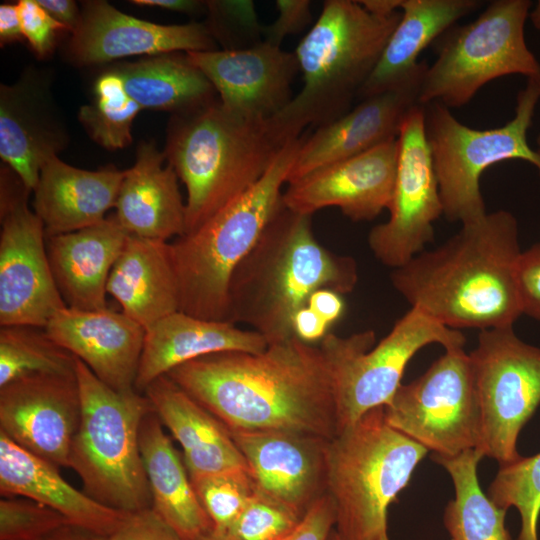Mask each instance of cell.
Instances as JSON below:
<instances>
[{
    "label": "cell",
    "instance_id": "obj_36",
    "mask_svg": "<svg viewBox=\"0 0 540 540\" xmlns=\"http://www.w3.org/2000/svg\"><path fill=\"white\" fill-rule=\"evenodd\" d=\"M140 110L121 77L110 68L96 80L94 99L80 108L79 120L94 141L116 150L132 142V124Z\"/></svg>",
    "mask_w": 540,
    "mask_h": 540
},
{
    "label": "cell",
    "instance_id": "obj_3",
    "mask_svg": "<svg viewBox=\"0 0 540 540\" xmlns=\"http://www.w3.org/2000/svg\"><path fill=\"white\" fill-rule=\"evenodd\" d=\"M311 216L282 204L232 275L227 322L253 327L268 345L294 337L292 317L312 293L330 289L345 295L357 285L356 261L324 247Z\"/></svg>",
    "mask_w": 540,
    "mask_h": 540
},
{
    "label": "cell",
    "instance_id": "obj_48",
    "mask_svg": "<svg viewBox=\"0 0 540 540\" xmlns=\"http://www.w3.org/2000/svg\"><path fill=\"white\" fill-rule=\"evenodd\" d=\"M342 296L330 289H319L311 294L307 306L332 326L344 314L345 303Z\"/></svg>",
    "mask_w": 540,
    "mask_h": 540
},
{
    "label": "cell",
    "instance_id": "obj_42",
    "mask_svg": "<svg viewBox=\"0 0 540 540\" xmlns=\"http://www.w3.org/2000/svg\"><path fill=\"white\" fill-rule=\"evenodd\" d=\"M23 38L35 54L44 58L54 49L58 33L67 29L52 18L36 0L17 2Z\"/></svg>",
    "mask_w": 540,
    "mask_h": 540
},
{
    "label": "cell",
    "instance_id": "obj_34",
    "mask_svg": "<svg viewBox=\"0 0 540 540\" xmlns=\"http://www.w3.org/2000/svg\"><path fill=\"white\" fill-rule=\"evenodd\" d=\"M483 456L471 449L454 457L432 454L434 462L451 476L455 497L444 512L451 540H511L505 526L506 510L496 506L483 492L477 467Z\"/></svg>",
    "mask_w": 540,
    "mask_h": 540
},
{
    "label": "cell",
    "instance_id": "obj_13",
    "mask_svg": "<svg viewBox=\"0 0 540 540\" xmlns=\"http://www.w3.org/2000/svg\"><path fill=\"white\" fill-rule=\"evenodd\" d=\"M383 408L388 425L433 455L454 457L478 447L480 409L464 347L445 350Z\"/></svg>",
    "mask_w": 540,
    "mask_h": 540
},
{
    "label": "cell",
    "instance_id": "obj_58",
    "mask_svg": "<svg viewBox=\"0 0 540 540\" xmlns=\"http://www.w3.org/2000/svg\"><path fill=\"white\" fill-rule=\"evenodd\" d=\"M382 540H389V537H385V538H384V539H382Z\"/></svg>",
    "mask_w": 540,
    "mask_h": 540
},
{
    "label": "cell",
    "instance_id": "obj_18",
    "mask_svg": "<svg viewBox=\"0 0 540 540\" xmlns=\"http://www.w3.org/2000/svg\"><path fill=\"white\" fill-rule=\"evenodd\" d=\"M213 85L221 106L244 117L270 120L292 100L299 72L294 52L265 41L240 50L187 52Z\"/></svg>",
    "mask_w": 540,
    "mask_h": 540
},
{
    "label": "cell",
    "instance_id": "obj_14",
    "mask_svg": "<svg viewBox=\"0 0 540 540\" xmlns=\"http://www.w3.org/2000/svg\"><path fill=\"white\" fill-rule=\"evenodd\" d=\"M30 190L6 165L0 193V325L45 328L66 304L51 271L42 221Z\"/></svg>",
    "mask_w": 540,
    "mask_h": 540
},
{
    "label": "cell",
    "instance_id": "obj_46",
    "mask_svg": "<svg viewBox=\"0 0 540 540\" xmlns=\"http://www.w3.org/2000/svg\"><path fill=\"white\" fill-rule=\"evenodd\" d=\"M335 524V503L326 492L311 505L287 540H328Z\"/></svg>",
    "mask_w": 540,
    "mask_h": 540
},
{
    "label": "cell",
    "instance_id": "obj_20",
    "mask_svg": "<svg viewBox=\"0 0 540 540\" xmlns=\"http://www.w3.org/2000/svg\"><path fill=\"white\" fill-rule=\"evenodd\" d=\"M230 432L258 492L302 517L326 493L330 439L283 430Z\"/></svg>",
    "mask_w": 540,
    "mask_h": 540
},
{
    "label": "cell",
    "instance_id": "obj_23",
    "mask_svg": "<svg viewBox=\"0 0 540 540\" xmlns=\"http://www.w3.org/2000/svg\"><path fill=\"white\" fill-rule=\"evenodd\" d=\"M43 330L109 387L117 391L136 390L146 330L122 311L66 307Z\"/></svg>",
    "mask_w": 540,
    "mask_h": 540
},
{
    "label": "cell",
    "instance_id": "obj_12",
    "mask_svg": "<svg viewBox=\"0 0 540 540\" xmlns=\"http://www.w3.org/2000/svg\"><path fill=\"white\" fill-rule=\"evenodd\" d=\"M469 358L480 409L476 450L509 465L522 457L518 436L540 405V347L513 326L492 328L480 331Z\"/></svg>",
    "mask_w": 540,
    "mask_h": 540
},
{
    "label": "cell",
    "instance_id": "obj_9",
    "mask_svg": "<svg viewBox=\"0 0 540 540\" xmlns=\"http://www.w3.org/2000/svg\"><path fill=\"white\" fill-rule=\"evenodd\" d=\"M539 101L537 75L527 78L518 92L514 117L501 127L486 130L466 126L439 102L424 105L426 136L448 221L463 224L486 213L480 178L492 165L520 159L536 167L540 176V153L527 139Z\"/></svg>",
    "mask_w": 540,
    "mask_h": 540
},
{
    "label": "cell",
    "instance_id": "obj_5",
    "mask_svg": "<svg viewBox=\"0 0 540 540\" xmlns=\"http://www.w3.org/2000/svg\"><path fill=\"white\" fill-rule=\"evenodd\" d=\"M286 143L269 120L234 114L219 100L174 115L164 154L186 187L185 234L253 186Z\"/></svg>",
    "mask_w": 540,
    "mask_h": 540
},
{
    "label": "cell",
    "instance_id": "obj_29",
    "mask_svg": "<svg viewBox=\"0 0 540 540\" xmlns=\"http://www.w3.org/2000/svg\"><path fill=\"white\" fill-rule=\"evenodd\" d=\"M58 467L24 450L0 432V494L25 497L62 514L70 523L110 535L124 512L109 508L71 486Z\"/></svg>",
    "mask_w": 540,
    "mask_h": 540
},
{
    "label": "cell",
    "instance_id": "obj_2",
    "mask_svg": "<svg viewBox=\"0 0 540 540\" xmlns=\"http://www.w3.org/2000/svg\"><path fill=\"white\" fill-rule=\"evenodd\" d=\"M521 251L516 217L507 210L486 212L393 269L390 279L411 308L448 328L513 326L522 315L516 279Z\"/></svg>",
    "mask_w": 540,
    "mask_h": 540
},
{
    "label": "cell",
    "instance_id": "obj_57",
    "mask_svg": "<svg viewBox=\"0 0 540 540\" xmlns=\"http://www.w3.org/2000/svg\"><path fill=\"white\" fill-rule=\"evenodd\" d=\"M537 150L540 153V133H539V135L537 137Z\"/></svg>",
    "mask_w": 540,
    "mask_h": 540
},
{
    "label": "cell",
    "instance_id": "obj_44",
    "mask_svg": "<svg viewBox=\"0 0 540 540\" xmlns=\"http://www.w3.org/2000/svg\"><path fill=\"white\" fill-rule=\"evenodd\" d=\"M516 279L522 315L540 321V242L521 251Z\"/></svg>",
    "mask_w": 540,
    "mask_h": 540
},
{
    "label": "cell",
    "instance_id": "obj_35",
    "mask_svg": "<svg viewBox=\"0 0 540 540\" xmlns=\"http://www.w3.org/2000/svg\"><path fill=\"white\" fill-rule=\"evenodd\" d=\"M76 357L51 340L42 328H0V387L31 375L75 374Z\"/></svg>",
    "mask_w": 540,
    "mask_h": 540
},
{
    "label": "cell",
    "instance_id": "obj_37",
    "mask_svg": "<svg viewBox=\"0 0 540 540\" xmlns=\"http://www.w3.org/2000/svg\"><path fill=\"white\" fill-rule=\"evenodd\" d=\"M489 499L499 508L517 509L521 519L516 540H539L540 452L501 466L489 486Z\"/></svg>",
    "mask_w": 540,
    "mask_h": 540
},
{
    "label": "cell",
    "instance_id": "obj_30",
    "mask_svg": "<svg viewBox=\"0 0 540 540\" xmlns=\"http://www.w3.org/2000/svg\"><path fill=\"white\" fill-rule=\"evenodd\" d=\"M482 4L480 0H401V19L358 97L363 99L402 86L426 63L418 61L419 54Z\"/></svg>",
    "mask_w": 540,
    "mask_h": 540
},
{
    "label": "cell",
    "instance_id": "obj_31",
    "mask_svg": "<svg viewBox=\"0 0 540 540\" xmlns=\"http://www.w3.org/2000/svg\"><path fill=\"white\" fill-rule=\"evenodd\" d=\"M107 294L145 330L180 311L169 242L129 235L110 272Z\"/></svg>",
    "mask_w": 540,
    "mask_h": 540
},
{
    "label": "cell",
    "instance_id": "obj_43",
    "mask_svg": "<svg viewBox=\"0 0 540 540\" xmlns=\"http://www.w3.org/2000/svg\"><path fill=\"white\" fill-rule=\"evenodd\" d=\"M106 540H184L151 507L126 513Z\"/></svg>",
    "mask_w": 540,
    "mask_h": 540
},
{
    "label": "cell",
    "instance_id": "obj_19",
    "mask_svg": "<svg viewBox=\"0 0 540 540\" xmlns=\"http://www.w3.org/2000/svg\"><path fill=\"white\" fill-rule=\"evenodd\" d=\"M68 54L80 65H94L135 55L210 51L216 41L205 23L163 25L125 14L106 1H86Z\"/></svg>",
    "mask_w": 540,
    "mask_h": 540
},
{
    "label": "cell",
    "instance_id": "obj_50",
    "mask_svg": "<svg viewBox=\"0 0 540 540\" xmlns=\"http://www.w3.org/2000/svg\"><path fill=\"white\" fill-rule=\"evenodd\" d=\"M23 38L18 5L4 3L0 5V41L8 44Z\"/></svg>",
    "mask_w": 540,
    "mask_h": 540
},
{
    "label": "cell",
    "instance_id": "obj_15",
    "mask_svg": "<svg viewBox=\"0 0 540 540\" xmlns=\"http://www.w3.org/2000/svg\"><path fill=\"white\" fill-rule=\"evenodd\" d=\"M398 162L386 222L374 226L368 245L382 264L398 268L434 239V222L443 214L437 176L428 144L424 106H414L399 133Z\"/></svg>",
    "mask_w": 540,
    "mask_h": 540
},
{
    "label": "cell",
    "instance_id": "obj_32",
    "mask_svg": "<svg viewBox=\"0 0 540 540\" xmlns=\"http://www.w3.org/2000/svg\"><path fill=\"white\" fill-rule=\"evenodd\" d=\"M139 446L151 508L184 540H199L211 533V521L195 493L183 457L154 410L142 420Z\"/></svg>",
    "mask_w": 540,
    "mask_h": 540
},
{
    "label": "cell",
    "instance_id": "obj_17",
    "mask_svg": "<svg viewBox=\"0 0 540 540\" xmlns=\"http://www.w3.org/2000/svg\"><path fill=\"white\" fill-rule=\"evenodd\" d=\"M397 162L396 137L288 183L283 204L306 215L337 207L352 221H370L389 207Z\"/></svg>",
    "mask_w": 540,
    "mask_h": 540
},
{
    "label": "cell",
    "instance_id": "obj_1",
    "mask_svg": "<svg viewBox=\"0 0 540 540\" xmlns=\"http://www.w3.org/2000/svg\"><path fill=\"white\" fill-rule=\"evenodd\" d=\"M179 387L229 431L337 434L332 382L320 347L296 337L259 353L209 354L172 369Z\"/></svg>",
    "mask_w": 540,
    "mask_h": 540
},
{
    "label": "cell",
    "instance_id": "obj_16",
    "mask_svg": "<svg viewBox=\"0 0 540 540\" xmlns=\"http://www.w3.org/2000/svg\"><path fill=\"white\" fill-rule=\"evenodd\" d=\"M81 418L75 374H38L0 387V432L52 465L69 467Z\"/></svg>",
    "mask_w": 540,
    "mask_h": 540
},
{
    "label": "cell",
    "instance_id": "obj_45",
    "mask_svg": "<svg viewBox=\"0 0 540 540\" xmlns=\"http://www.w3.org/2000/svg\"><path fill=\"white\" fill-rule=\"evenodd\" d=\"M278 16L273 23L264 28V41L280 46L291 34L301 32L312 20L311 1L276 0Z\"/></svg>",
    "mask_w": 540,
    "mask_h": 540
},
{
    "label": "cell",
    "instance_id": "obj_28",
    "mask_svg": "<svg viewBox=\"0 0 540 540\" xmlns=\"http://www.w3.org/2000/svg\"><path fill=\"white\" fill-rule=\"evenodd\" d=\"M165 159L153 143L143 142L126 170L114 215L130 235L168 242L186 232V203L174 168L163 166Z\"/></svg>",
    "mask_w": 540,
    "mask_h": 540
},
{
    "label": "cell",
    "instance_id": "obj_41",
    "mask_svg": "<svg viewBox=\"0 0 540 540\" xmlns=\"http://www.w3.org/2000/svg\"><path fill=\"white\" fill-rule=\"evenodd\" d=\"M67 523L62 514L32 499L0 500V540H41Z\"/></svg>",
    "mask_w": 540,
    "mask_h": 540
},
{
    "label": "cell",
    "instance_id": "obj_33",
    "mask_svg": "<svg viewBox=\"0 0 540 540\" xmlns=\"http://www.w3.org/2000/svg\"><path fill=\"white\" fill-rule=\"evenodd\" d=\"M125 90L141 109L187 113L216 100V91L187 53L149 56L115 65Z\"/></svg>",
    "mask_w": 540,
    "mask_h": 540
},
{
    "label": "cell",
    "instance_id": "obj_54",
    "mask_svg": "<svg viewBox=\"0 0 540 540\" xmlns=\"http://www.w3.org/2000/svg\"><path fill=\"white\" fill-rule=\"evenodd\" d=\"M529 19L537 30H540V0L537 1L533 10H530Z\"/></svg>",
    "mask_w": 540,
    "mask_h": 540
},
{
    "label": "cell",
    "instance_id": "obj_7",
    "mask_svg": "<svg viewBox=\"0 0 540 540\" xmlns=\"http://www.w3.org/2000/svg\"><path fill=\"white\" fill-rule=\"evenodd\" d=\"M428 450L392 428L377 407L328 441L326 492L340 540H382L387 511Z\"/></svg>",
    "mask_w": 540,
    "mask_h": 540
},
{
    "label": "cell",
    "instance_id": "obj_51",
    "mask_svg": "<svg viewBox=\"0 0 540 540\" xmlns=\"http://www.w3.org/2000/svg\"><path fill=\"white\" fill-rule=\"evenodd\" d=\"M139 6L157 7L187 15H197L207 12L206 1L198 0H133Z\"/></svg>",
    "mask_w": 540,
    "mask_h": 540
},
{
    "label": "cell",
    "instance_id": "obj_56",
    "mask_svg": "<svg viewBox=\"0 0 540 540\" xmlns=\"http://www.w3.org/2000/svg\"><path fill=\"white\" fill-rule=\"evenodd\" d=\"M328 540H340L336 534V532H332Z\"/></svg>",
    "mask_w": 540,
    "mask_h": 540
},
{
    "label": "cell",
    "instance_id": "obj_52",
    "mask_svg": "<svg viewBox=\"0 0 540 540\" xmlns=\"http://www.w3.org/2000/svg\"><path fill=\"white\" fill-rule=\"evenodd\" d=\"M107 536L87 528L67 523L41 540H106Z\"/></svg>",
    "mask_w": 540,
    "mask_h": 540
},
{
    "label": "cell",
    "instance_id": "obj_24",
    "mask_svg": "<svg viewBox=\"0 0 540 540\" xmlns=\"http://www.w3.org/2000/svg\"><path fill=\"white\" fill-rule=\"evenodd\" d=\"M129 235L113 214L93 226L46 237L53 278L67 307L108 308L109 275Z\"/></svg>",
    "mask_w": 540,
    "mask_h": 540
},
{
    "label": "cell",
    "instance_id": "obj_40",
    "mask_svg": "<svg viewBox=\"0 0 540 540\" xmlns=\"http://www.w3.org/2000/svg\"><path fill=\"white\" fill-rule=\"evenodd\" d=\"M209 20L205 23L215 41L224 45V50H240L253 47L264 41L255 4L251 0L206 1Z\"/></svg>",
    "mask_w": 540,
    "mask_h": 540
},
{
    "label": "cell",
    "instance_id": "obj_22",
    "mask_svg": "<svg viewBox=\"0 0 540 540\" xmlns=\"http://www.w3.org/2000/svg\"><path fill=\"white\" fill-rule=\"evenodd\" d=\"M427 62L397 89L363 98L346 114L316 128L302 141L287 184L324 166L354 157L396 138L407 113L418 105Z\"/></svg>",
    "mask_w": 540,
    "mask_h": 540
},
{
    "label": "cell",
    "instance_id": "obj_39",
    "mask_svg": "<svg viewBox=\"0 0 540 540\" xmlns=\"http://www.w3.org/2000/svg\"><path fill=\"white\" fill-rule=\"evenodd\" d=\"M301 519L302 516L289 507L256 490L223 538L287 540Z\"/></svg>",
    "mask_w": 540,
    "mask_h": 540
},
{
    "label": "cell",
    "instance_id": "obj_27",
    "mask_svg": "<svg viewBox=\"0 0 540 540\" xmlns=\"http://www.w3.org/2000/svg\"><path fill=\"white\" fill-rule=\"evenodd\" d=\"M143 394L181 445L190 479L248 470L229 429L167 375L155 379Z\"/></svg>",
    "mask_w": 540,
    "mask_h": 540
},
{
    "label": "cell",
    "instance_id": "obj_8",
    "mask_svg": "<svg viewBox=\"0 0 540 540\" xmlns=\"http://www.w3.org/2000/svg\"><path fill=\"white\" fill-rule=\"evenodd\" d=\"M75 375L81 418L71 446L69 467L84 492L124 513L150 508V488L139 446L140 426L153 406L136 390L117 391L78 358Z\"/></svg>",
    "mask_w": 540,
    "mask_h": 540
},
{
    "label": "cell",
    "instance_id": "obj_38",
    "mask_svg": "<svg viewBox=\"0 0 540 540\" xmlns=\"http://www.w3.org/2000/svg\"><path fill=\"white\" fill-rule=\"evenodd\" d=\"M201 506L212 524V534L223 537L256 489L248 470H233L191 479Z\"/></svg>",
    "mask_w": 540,
    "mask_h": 540
},
{
    "label": "cell",
    "instance_id": "obj_6",
    "mask_svg": "<svg viewBox=\"0 0 540 540\" xmlns=\"http://www.w3.org/2000/svg\"><path fill=\"white\" fill-rule=\"evenodd\" d=\"M302 137L289 140L264 175L197 230L169 243L180 311L227 322L232 275L282 206V187Z\"/></svg>",
    "mask_w": 540,
    "mask_h": 540
},
{
    "label": "cell",
    "instance_id": "obj_47",
    "mask_svg": "<svg viewBox=\"0 0 540 540\" xmlns=\"http://www.w3.org/2000/svg\"><path fill=\"white\" fill-rule=\"evenodd\" d=\"M293 336L311 344L322 341L330 332V325L307 305L295 312L291 320Z\"/></svg>",
    "mask_w": 540,
    "mask_h": 540
},
{
    "label": "cell",
    "instance_id": "obj_25",
    "mask_svg": "<svg viewBox=\"0 0 540 540\" xmlns=\"http://www.w3.org/2000/svg\"><path fill=\"white\" fill-rule=\"evenodd\" d=\"M126 170L114 166L91 171L73 167L58 156L41 168L33 209L46 237L74 232L103 221L115 207Z\"/></svg>",
    "mask_w": 540,
    "mask_h": 540
},
{
    "label": "cell",
    "instance_id": "obj_10",
    "mask_svg": "<svg viewBox=\"0 0 540 540\" xmlns=\"http://www.w3.org/2000/svg\"><path fill=\"white\" fill-rule=\"evenodd\" d=\"M530 0H493L472 22L454 25L436 41V59L425 70L418 103L460 108L490 81L540 75L524 28Z\"/></svg>",
    "mask_w": 540,
    "mask_h": 540
},
{
    "label": "cell",
    "instance_id": "obj_11",
    "mask_svg": "<svg viewBox=\"0 0 540 540\" xmlns=\"http://www.w3.org/2000/svg\"><path fill=\"white\" fill-rule=\"evenodd\" d=\"M465 337L410 308L377 344L366 330L341 337L329 332L320 342L333 389L337 433L394 396L411 358L429 344L462 348Z\"/></svg>",
    "mask_w": 540,
    "mask_h": 540
},
{
    "label": "cell",
    "instance_id": "obj_21",
    "mask_svg": "<svg viewBox=\"0 0 540 540\" xmlns=\"http://www.w3.org/2000/svg\"><path fill=\"white\" fill-rule=\"evenodd\" d=\"M67 142L46 75L29 68L14 84L0 86V157L28 190Z\"/></svg>",
    "mask_w": 540,
    "mask_h": 540
},
{
    "label": "cell",
    "instance_id": "obj_55",
    "mask_svg": "<svg viewBox=\"0 0 540 540\" xmlns=\"http://www.w3.org/2000/svg\"><path fill=\"white\" fill-rule=\"evenodd\" d=\"M199 540H226L225 538L223 537H219V536H216L212 533H209L203 537H201Z\"/></svg>",
    "mask_w": 540,
    "mask_h": 540
},
{
    "label": "cell",
    "instance_id": "obj_49",
    "mask_svg": "<svg viewBox=\"0 0 540 540\" xmlns=\"http://www.w3.org/2000/svg\"><path fill=\"white\" fill-rule=\"evenodd\" d=\"M38 4L56 21L71 33L77 28L81 10L72 0H36Z\"/></svg>",
    "mask_w": 540,
    "mask_h": 540
},
{
    "label": "cell",
    "instance_id": "obj_26",
    "mask_svg": "<svg viewBox=\"0 0 540 540\" xmlns=\"http://www.w3.org/2000/svg\"><path fill=\"white\" fill-rule=\"evenodd\" d=\"M267 347L266 339L254 330L177 311L146 329L135 389L144 393L155 379L202 356L228 351L259 353Z\"/></svg>",
    "mask_w": 540,
    "mask_h": 540
},
{
    "label": "cell",
    "instance_id": "obj_53",
    "mask_svg": "<svg viewBox=\"0 0 540 540\" xmlns=\"http://www.w3.org/2000/svg\"><path fill=\"white\" fill-rule=\"evenodd\" d=\"M401 0H360L359 3L369 12L378 15H390L400 11Z\"/></svg>",
    "mask_w": 540,
    "mask_h": 540
},
{
    "label": "cell",
    "instance_id": "obj_4",
    "mask_svg": "<svg viewBox=\"0 0 540 540\" xmlns=\"http://www.w3.org/2000/svg\"><path fill=\"white\" fill-rule=\"evenodd\" d=\"M401 10L378 15L359 1L326 0L294 53L303 87L269 122L284 142L346 114L376 66L401 19Z\"/></svg>",
    "mask_w": 540,
    "mask_h": 540
}]
</instances>
